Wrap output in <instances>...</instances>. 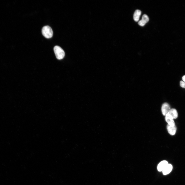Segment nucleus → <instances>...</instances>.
I'll return each instance as SVG.
<instances>
[{
    "label": "nucleus",
    "instance_id": "1a4fd4ad",
    "mask_svg": "<svg viewBox=\"0 0 185 185\" xmlns=\"http://www.w3.org/2000/svg\"><path fill=\"white\" fill-rule=\"evenodd\" d=\"M141 14V12L140 10H136L133 15L134 19L135 22L138 21Z\"/></svg>",
    "mask_w": 185,
    "mask_h": 185
},
{
    "label": "nucleus",
    "instance_id": "20e7f679",
    "mask_svg": "<svg viewBox=\"0 0 185 185\" xmlns=\"http://www.w3.org/2000/svg\"><path fill=\"white\" fill-rule=\"evenodd\" d=\"M172 117L169 114L165 116V120L168 125L171 126H175V123Z\"/></svg>",
    "mask_w": 185,
    "mask_h": 185
},
{
    "label": "nucleus",
    "instance_id": "9b49d317",
    "mask_svg": "<svg viewBox=\"0 0 185 185\" xmlns=\"http://www.w3.org/2000/svg\"><path fill=\"white\" fill-rule=\"evenodd\" d=\"M180 85L181 87L185 88V82L182 81L180 82Z\"/></svg>",
    "mask_w": 185,
    "mask_h": 185
},
{
    "label": "nucleus",
    "instance_id": "0eeeda50",
    "mask_svg": "<svg viewBox=\"0 0 185 185\" xmlns=\"http://www.w3.org/2000/svg\"><path fill=\"white\" fill-rule=\"evenodd\" d=\"M172 166L171 164H168L162 171L164 175H166L169 173L172 170Z\"/></svg>",
    "mask_w": 185,
    "mask_h": 185
},
{
    "label": "nucleus",
    "instance_id": "f03ea898",
    "mask_svg": "<svg viewBox=\"0 0 185 185\" xmlns=\"http://www.w3.org/2000/svg\"><path fill=\"white\" fill-rule=\"evenodd\" d=\"M54 52L57 59L59 60L63 59L65 56V53L63 49L59 46H56L54 48Z\"/></svg>",
    "mask_w": 185,
    "mask_h": 185
},
{
    "label": "nucleus",
    "instance_id": "9d476101",
    "mask_svg": "<svg viewBox=\"0 0 185 185\" xmlns=\"http://www.w3.org/2000/svg\"><path fill=\"white\" fill-rule=\"evenodd\" d=\"M141 20L146 24L149 22V18L147 15L145 14L143 16Z\"/></svg>",
    "mask_w": 185,
    "mask_h": 185
},
{
    "label": "nucleus",
    "instance_id": "423d86ee",
    "mask_svg": "<svg viewBox=\"0 0 185 185\" xmlns=\"http://www.w3.org/2000/svg\"><path fill=\"white\" fill-rule=\"evenodd\" d=\"M168 162L165 160H164L160 162L158 164L157 169L159 171H162L163 169L168 164Z\"/></svg>",
    "mask_w": 185,
    "mask_h": 185
},
{
    "label": "nucleus",
    "instance_id": "39448f33",
    "mask_svg": "<svg viewBox=\"0 0 185 185\" xmlns=\"http://www.w3.org/2000/svg\"><path fill=\"white\" fill-rule=\"evenodd\" d=\"M167 129L169 134L172 136L175 135L177 130V128L175 126H171L168 125Z\"/></svg>",
    "mask_w": 185,
    "mask_h": 185
},
{
    "label": "nucleus",
    "instance_id": "6e6552de",
    "mask_svg": "<svg viewBox=\"0 0 185 185\" xmlns=\"http://www.w3.org/2000/svg\"><path fill=\"white\" fill-rule=\"evenodd\" d=\"M168 114L171 116L173 119H176L178 117V112L177 110L175 109H171Z\"/></svg>",
    "mask_w": 185,
    "mask_h": 185
},
{
    "label": "nucleus",
    "instance_id": "7ed1b4c3",
    "mask_svg": "<svg viewBox=\"0 0 185 185\" xmlns=\"http://www.w3.org/2000/svg\"><path fill=\"white\" fill-rule=\"evenodd\" d=\"M170 105L167 103H164L162 105L161 107V111L162 114L164 116H166L170 110Z\"/></svg>",
    "mask_w": 185,
    "mask_h": 185
},
{
    "label": "nucleus",
    "instance_id": "f257e3e1",
    "mask_svg": "<svg viewBox=\"0 0 185 185\" xmlns=\"http://www.w3.org/2000/svg\"><path fill=\"white\" fill-rule=\"evenodd\" d=\"M42 33L45 37L48 39L52 37L53 35V31L52 29L49 26H46L43 27Z\"/></svg>",
    "mask_w": 185,
    "mask_h": 185
},
{
    "label": "nucleus",
    "instance_id": "ddd939ff",
    "mask_svg": "<svg viewBox=\"0 0 185 185\" xmlns=\"http://www.w3.org/2000/svg\"><path fill=\"white\" fill-rule=\"evenodd\" d=\"M182 79L183 81L185 82V75L183 76L182 78Z\"/></svg>",
    "mask_w": 185,
    "mask_h": 185
},
{
    "label": "nucleus",
    "instance_id": "f8f14e48",
    "mask_svg": "<svg viewBox=\"0 0 185 185\" xmlns=\"http://www.w3.org/2000/svg\"><path fill=\"white\" fill-rule=\"evenodd\" d=\"M138 24L140 26L143 27L146 24L143 22L141 20L139 22Z\"/></svg>",
    "mask_w": 185,
    "mask_h": 185
}]
</instances>
